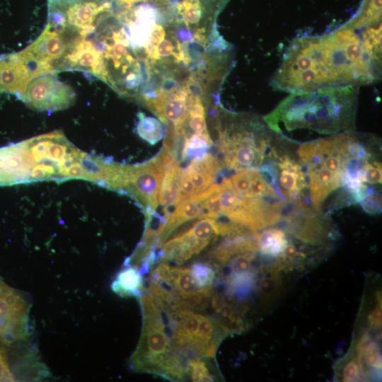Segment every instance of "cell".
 Instances as JSON below:
<instances>
[{
	"instance_id": "6da1fadb",
	"label": "cell",
	"mask_w": 382,
	"mask_h": 382,
	"mask_svg": "<svg viewBox=\"0 0 382 382\" xmlns=\"http://www.w3.org/2000/svg\"><path fill=\"white\" fill-rule=\"evenodd\" d=\"M381 73V25H362L352 18L326 33L294 39L271 84L289 93L359 87L378 81Z\"/></svg>"
},
{
	"instance_id": "7a4b0ae2",
	"label": "cell",
	"mask_w": 382,
	"mask_h": 382,
	"mask_svg": "<svg viewBox=\"0 0 382 382\" xmlns=\"http://www.w3.org/2000/svg\"><path fill=\"white\" fill-rule=\"evenodd\" d=\"M358 94L355 86L290 93L264 121L281 135L296 129L335 134L353 125Z\"/></svg>"
},
{
	"instance_id": "3957f363",
	"label": "cell",
	"mask_w": 382,
	"mask_h": 382,
	"mask_svg": "<svg viewBox=\"0 0 382 382\" xmlns=\"http://www.w3.org/2000/svg\"><path fill=\"white\" fill-rule=\"evenodd\" d=\"M221 112L219 108L216 129L225 166L235 170L259 168L271 146L272 130L254 116Z\"/></svg>"
},
{
	"instance_id": "277c9868",
	"label": "cell",
	"mask_w": 382,
	"mask_h": 382,
	"mask_svg": "<svg viewBox=\"0 0 382 382\" xmlns=\"http://www.w3.org/2000/svg\"><path fill=\"white\" fill-rule=\"evenodd\" d=\"M143 316L141 335L131 358L132 367L139 372L156 374L170 379L181 362L172 347L162 311L151 294L140 296Z\"/></svg>"
},
{
	"instance_id": "5b68a950",
	"label": "cell",
	"mask_w": 382,
	"mask_h": 382,
	"mask_svg": "<svg viewBox=\"0 0 382 382\" xmlns=\"http://www.w3.org/2000/svg\"><path fill=\"white\" fill-rule=\"evenodd\" d=\"M174 161H176L162 149L146 162L132 166L122 165L117 191L129 195L139 203L146 216V225L156 214L164 170Z\"/></svg>"
},
{
	"instance_id": "8992f818",
	"label": "cell",
	"mask_w": 382,
	"mask_h": 382,
	"mask_svg": "<svg viewBox=\"0 0 382 382\" xmlns=\"http://www.w3.org/2000/svg\"><path fill=\"white\" fill-rule=\"evenodd\" d=\"M151 280L168 286L174 297L188 309H205L212 296V287H201L189 268L161 262L151 272Z\"/></svg>"
},
{
	"instance_id": "52a82bcc",
	"label": "cell",
	"mask_w": 382,
	"mask_h": 382,
	"mask_svg": "<svg viewBox=\"0 0 382 382\" xmlns=\"http://www.w3.org/2000/svg\"><path fill=\"white\" fill-rule=\"evenodd\" d=\"M217 219L203 217L191 227L165 241L157 253L161 262L182 264L206 248L219 235Z\"/></svg>"
},
{
	"instance_id": "ba28073f",
	"label": "cell",
	"mask_w": 382,
	"mask_h": 382,
	"mask_svg": "<svg viewBox=\"0 0 382 382\" xmlns=\"http://www.w3.org/2000/svg\"><path fill=\"white\" fill-rule=\"evenodd\" d=\"M75 99L73 88L52 74L33 79L21 98L29 108L47 112L66 109L74 103Z\"/></svg>"
},
{
	"instance_id": "9c48e42d",
	"label": "cell",
	"mask_w": 382,
	"mask_h": 382,
	"mask_svg": "<svg viewBox=\"0 0 382 382\" xmlns=\"http://www.w3.org/2000/svg\"><path fill=\"white\" fill-rule=\"evenodd\" d=\"M28 306L19 291L5 284L0 294V339L6 343L28 334Z\"/></svg>"
},
{
	"instance_id": "30bf717a",
	"label": "cell",
	"mask_w": 382,
	"mask_h": 382,
	"mask_svg": "<svg viewBox=\"0 0 382 382\" xmlns=\"http://www.w3.org/2000/svg\"><path fill=\"white\" fill-rule=\"evenodd\" d=\"M219 159L207 152L191 160L183 171L176 207L185 199L198 194L212 185L222 169Z\"/></svg>"
},
{
	"instance_id": "8fae6325",
	"label": "cell",
	"mask_w": 382,
	"mask_h": 382,
	"mask_svg": "<svg viewBox=\"0 0 382 382\" xmlns=\"http://www.w3.org/2000/svg\"><path fill=\"white\" fill-rule=\"evenodd\" d=\"M35 161L25 141L0 148V185L30 182Z\"/></svg>"
},
{
	"instance_id": "7c38bea8",
	"label": "cell",
	"mask_w": 382,
	"mask_h": 382,
	"mask_svg": "<svg viewBox=\"0 0 382 382\" xmlns=\"http://www.w3.org/2000/svg\"><path fill=\"white\" fill-rule=\"evenodd\" d=\"M270 155L277 159L275 164L278 177L274 190L283 200L299 203L303 190L308 187L302 166L289 156L279 157L274 148H272Z\"/></svg>"
},
{
	"instance_id": "4fadbf2b",
	"label": "cell",
	"mask_w": 382,
	"mask_h": 382,
	"mask_svg": "<svg viewBox=\"0 0 382 382\" xmlns=\"http://www.w3.org/2000/svg\"><path fill=\"white\" fill-rule=\"evenodd\" d=\"M204 217L202 192L191 196L175 207L170 214L158 238L157 248L161 247L179 226L192 219Z\"/></svg>"
},
{
	"instance_id": "5bb4252c",
	"label": "cell",
	"mask_w": 382,
	"mask_h": 382,
	"mask_svg": "<svg viewBox=\"0 0 382 382\" xmlns=\"http://www.w3.org/2000/svg\"><path fill=\"white\" fill-rule=\"evenodd\" d=\"M183 169L179 161L169 165L163 174L161 182L158 202L164 207V216L168 218V208L175 206L181 182Z\"/></svg>"
},
{
	"instance_id": "9a60e30c",
	"label": "cell",
	"mask_w": 382,
	"mask_h": 382,
	"mask_svg": "<svg viewBox=\"0 0 382 382\" xmlns=\"http://www.w3.org/2000/svg\"><path fill=\"white\" fill-rule=\"evenodd\" d=\"M258 243L252 238L238 235L232 239L224 241L209 253L214 262L224 264L234 255L253 252L257 249Z\"/></svg>"
},
{
	"instance_id": "2e32d148",
	"label": "cell",
	"mask_w": 382,
	"mask_h": 382,
	"mask_svg": "<svg viewBox=\"0 0 382 382\" xmlns=\"http://www.w3.org/2000/svg\"><path fill=\"white\" fill-rule=\"evenodd\" d=\"M111 288L115 293L122 297H140L144 291L141 273L137 267L128 266L117 274Z\"/></svg>"
},
{
	"instance_id": "e0dca14e",
	"label": "cell",
	"mask_w": 382,
	"mask_h": 382,
	"mask_svg": "<svg viewBox=\"0 0 382 382\" xmlns=\"http://www.w3.org/2000/svg\"><path fill=\"white\" fill-rule=\"evenodd\" d=\"M257 239L260 252L265 256L277 257L284 253L288 247L286 238L279 229H267Z\"/></svg>"
},
{
	"instance_id": "ac0fdd59",
	"label": "cell",
	"mask_w": 382,
	"mask_h": 382,
	"mask_svg": "<svg viewBox=\"0 0 382 382\" xmlns=\"http://www.w3.org/2000/svg\"><path fill=\"white\" fill-rule=\"evenodd\" d=\"M213 145V141L209 134L192 133L189 137H187L182 151L180 161L192 159L203 155Z\"/></svg>"
},
{
	"instance_id": "d6986e66",
	"label": "cell",
	"mask_w": 382,
	"mask_h": 382,
	"mask_svg": "<svg viewBox=\"0 0 382 382\" xmlns=\"http://www.w3.org/2000/svg\"><path fill=\"white\" fill-rule=\"evenodd\" d=\"M139 121L136 126L137 134L151 145L156 144L163 137V127L160 121L152 117L138 114Z\"/></svg>"
},
{
	"instance_id": "ffe728a7",
	"label": "cell",
	"mask_w": 382,
	"mask_h": 382,
	"mask_svg": "<svg viewBox=\"0 0 382 382\" xmlns=\"http://www.w3.org/2000/svg\"><path fill=\"white\" fill-rule=\"evenodd\" d=\"M226 282L231 291L242 298L246 296L250 291L253 284V277L250 272L238 270L230 274Z\"/></svg>"
},
{
	"instance_id": "44dd1931",
	"label": "cell",
	"mask_w": 382,
	"mask_h": 382,
	"mask_svg": "<svg viewBox=\"0 0 382 382\" xmlns=\"http://www.w3.org/2000/svg\"><path fill=\"white\" fill-rule=\"evenodd\" d=\"M190 270L199 286L212 287L215 278V272L212 266L206 262H197Z\"/></svg>"
},
{
	"instance_id": "7402d4cb",
	"label": "cell",
	"mask_w": 382,
	"mask_h": 382,
	"mask_svg": "<svg viewBox=\"0 0 382 382\" xmlns=\"http://www.w3.org/2000/svg\"><path fill=\"white\" fill-rule=\"evenodd\" d=\"M188 366L189 376L192 381H213L214 380L206 362L201 358L190 359Z\"/></svg>"
},
{
	"instance_id": "603a6c76",
	"label": "cell",
	"mask_w": 382,
	"mask_h": 382,
	"mask_svg": "<svg viewBox=\"0 0 382 382\" xmlns=\"http://www.w3.org/2000/svg\"><path fill=\"white\" fill-rule=\"evenodd\" d=\"M381 166L378 162H367L363 168L362 181L369 184L381 183Z\"/></svg>"
},
{
	"instance_id": "cb8c5ba5",
	"label": "cell",
	"mask_w": 382,
	"mask_h": 382,
	"mask_svg": "<svg viewBox=\"0 0 382 382\" xmlns=\"http://www.w3.org/2000/svg\"><path fill=\"white\" fill-rule=\"evenodd\" d=\"M359 203L368 214H379L381 212V195L379 192L374 191L366 196Z\"/></svg>"
},
{
	"instance_id": "d4e9b609",
	"label": "cell",
	"mask_w": 382,
	"mask_h": 382,
	"mask_svg": "<svg viewBox=\"0 0 382 382\" xmlns=\"http://www.w3.org/2000/svg\"><path fill=\"white\" fill-rule=\"evenodd\" d=\"M14 377L10 371L6 357L0 350V381H13Z\"/></svg>"
},
{
	"instance_id": "484cf974",
	"label": "cell",
	"mask_w": 382,
	"mask_h": 382,
	"mask_svg": "<svg viewBox=\"0 0 382 382\" xmlns=\"http://www.w3.org/2000/svg\"><path fill=\"white\" fill-rule=\"evenodd\" d=\"M6 57L0 59V93H4V83H3V74L6 65Z\"/></svg>"
},
{
	"instance_id": "4316f807",
	"label": "cell",
	"mask_w": 382,
	"mask_h": 382,
	"mask_svg": "<svg viewBox=\"0 0 382 382\" xmlns=\"http://www.w3.org/2000/svg\"><path fill=\"white\" fill-rule=\"evenodd\" d=\"M5 283H4L2 279L0 277V294L2 292L3 289H4V287L5 286Z\"/></svg>"
}]
</instances>
